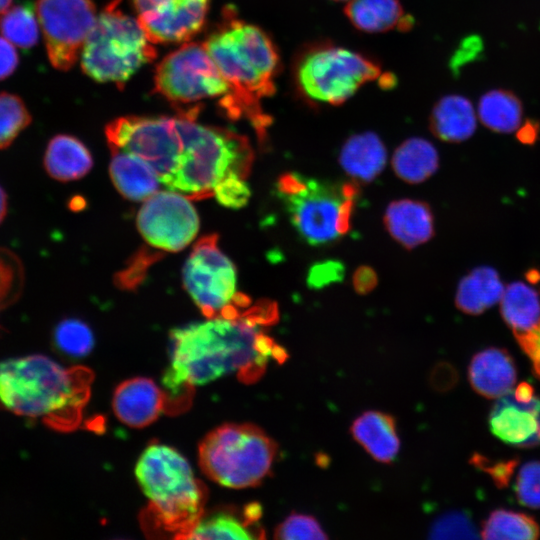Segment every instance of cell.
Listing matches in <instances>:
<instances>
[{"instance_id": "obj_1", "label": "cell", "mask_w": 540, "mask_h": 540, "mask_svg": "<svg viewBox=\"0 0 540 540\" xmlns=\"http://www.w3.org/2000/svg\"><path fill=\"white\" fill-rule=\"evenodd\" d=\"M277 319L275 305L264 299L236 318H207L173 329L170 363L162 376L172 413L188 407L194 386L228 375L253 383L272 359L283 362L285 350L265 332Z\"/></svg>"}, {"instance_id": "obj_2", "label": "cell", "mask_w": 540, "mask_h": 540, "mask_svg": "<svg viewBox=\"0 0 540 540\" xmlns=\"http://www.w3.org/2000/svg\"><path fill=\"white\" fill-rule=\"evenodd\" d=\"M203 44L229 87L219 99V107L230 119L249 120L264 141L271 120L261 101L275 93L280 69L274 42L260 27L237 18L227 8L222 22Z\"/></svg>"}, {"instance_id": "obj_3", "label": "cell", "mask_w": 540, "mask_h": 540, "mask_svg": "<svg viewBox=\"0 0 540 540\" xmlns=\"http://www.w3.org/2000/svg\"><path fill=\"white\" fill-rule=\"evenodd\" d=\"M92 381L90 369L66 368L45 355L9 358L0 362V406L70 432L82 421Z\"/></svg>"}, {"instance_id": "obj_4", "label": "cell", "mask_w": 540, "mask_h": 540, "mask_svg": "<svg viewBox=\"0 0 540 540\" xmlns=\"http://www.w3.org/2000/svg\"><path fill=\"white\" fill-rule=\"evenodd\" d=\"M135 476L149 499L142 517L146 530L182 539L204 513L207 495L187 459L171 446L151 443L136 463Z\"/></svg>"}, {"instance_id": "obj_5", "label": "cell", "mask_w": 540, "mask_h": 540, "mask_svg": "<svg viewBox=\"0 0 540 540\" xmlns=\"http://www.w3.org/2000/svg\"><path fill=\"white\" fill-rule=\"evenodd\" d=\"M196 116L188 111L173 116L183 149L178 170L167 188L194 200L213 196L215 187L230 175L245 179L254 157L245 136L202 125L196 122Z\"/></svg>"}, {"instance_id": "obj_6", "label": "cell", "mask_w": 540, "mask_h": 540, "mask_svg": "<svg viewBox=\"0 0 540 540\" xmlns=\"http://www.w3.org/2000/svg\"><path fill=\"white\" fill-rule=\"evenodd\" d=\"M276 188L293 227L308 244H331L350 230L359 195L356 181L331 183L287 172Z\"/></svg>"}, {"instance_id": "obj_7", "label": "cell", "mask_w": 540, "mask_h": 540, "mask_svg": "<svg viewBox=\"0 0 540 540\" xmlns=\"http://www.w3.org/2000/svg\"><path fill=\"white\" fill-rule=\"evenodd\" d=\"M276 454V442L250 423L223 424L210 431L198 447L203 473L217 484L234 489L260 484Z\"/></svg>"}, {"instance_id": "obj_8", "label": "cell", "mask_w": 540, "mask_h": 540, "mask_svg": "<svg viewBox=\"0 0 540 540\" xmlns=\"http://www.w3.org/2000/svg\"><path fill=\"white\" fill-rule=\"evenodd\" d=\"M113 0L97 17L81 54V68L93 80L123 85L156 58V49L137 19Z\"/></svg>"}, {"instance_id": "obj_9", "label": "cell", "mask_w": 540, "mask_h": 540, "mask_svg": "<svg viewBox=\"0 0 540 540\" xmlns=\"http://www.w3.org/2000/svg\"><path fill=\"white\" fill-rule=\"evenodd\" d=\"M380 73L379 64L365 55L330 43L307 47L294 67L301 94L310 101L330 105L344 103Z\"/></svg>"}, {"instance_id": "obj_10", "label": "cell", "mask_w": 540, "mask_h": 540, "mask_svg": "<svg viewBox=\"0 0 540 540\" xmlns=\"http://www.w3.org/2000/svg\"><path fill=\"white\" fill-rule=\"evenodd\" d=\"M236 279V268L219 248L217 235L199 239L182 270L183 285L206 318H236L245 310Z\"/></svg>"}, {"instance_id": "obj_11", "label": "cell", "mask_w": 540, "mask_h": 540, "mask_svg": "<svg viewBox=\"0 0 540 540\" xmlns=\"http://www.w3.org/2000/svg\"><path fill=\"white\" fill-rule=\"evenodd\" d=\"M155 91L175 106L199 110L202 100L222 98L228 84L204 44L188 42L157 66Z\"/></svg>"}, {"instance_id": "obj_12", "label": "cell", "mask_w": 540, "mask_h": 540, "mask_svg": "<svg viewBox=\"0 0 540 540\" xmlns=\"http://www.w3.org/2000/svg\"><path fill=\"white\" fill-rule=\"evenodd\" d=\"M110 148L142 159L166 188L179 167L183 143L174 117L123 116L105 129Z\"/></svg>"}, {"instance_id": "obj_13", "label": "cell", "mask_w": 540, "mask_h": 540, "mask_svg": "<svg viewBox=\"0 0 540 540\" xmlns=\"http://www.w3.org/2000/svg\"><path fill=\"white\" fill-rule=\"evenodd\" d=\"M35 8L50 63L57 70H70L96 22L93 1L37 0Z\"/></svg>"}, {"instance_id": "obj_14", "label": "cell", "mask_w": 540, "mask_h": 540, "mask_svg": "<svg viewBox=\"0 0 540 540\" xmlns=\"http://www.w3.org/2000/svg\"><path fill=\"white\" fill-rule=\"evenodd\" d=\"M137 227L151 246L165 252H177L195 238L199 218L187 196L171 190L159 191L141 206Z\"/></svg>"}, {"instance_id": "obj_15", "label": "cell", "mask_w": 540, "mask_h": 540, "mask_svg": "<svg viewBox=\"0 0 540 540\" xmlns=\"http://www.w3.org/2000/svg\"><path fill=\"white\" fill-rule=\"evenodd\" d=\"M137 20L153 43L189 41L201 31L210 0H133Z\"/></svg>"}, {"instance_id": "obj_16", "label": "cell", "mask_w": 540, "mask_h": 540, "mask_svg": "<svg viewBox=\"0 0 540 540\" xmlns=\"http://www.w3.org/2000/svg\"><path fill=\"white\" fill-rule=\"evenodd\" d=\"M489 427L502 442L521 448L540 445V397L518 401L512 390L497 398L489 415Z\"/></svg>"}, {"instance_id": "obj_17", "label": "cell", "mask_w": 540, "mask_h": 540, "mask_svg": "<svg viewBox=\"0 0 540 540\" xmlns=\"http://www.w3.org/2000/svg\"><path fill=\"white\" fill-rule=\"evenodd\" d=\"M112 407L116 417L132 428H143L161 413L171 412L164 389L145 377H135L120 383L113 394Z\"/></svg>"}, {"instance_id": "obj_18", "label": "cell", "mask_w": 540, "mask_h": 540, "mask_svg": "<svg viewBox=\"0 0 540 540\" xmlns=\"http://www.w3.org/2000/svg\"><path fill=\"white\" fill-rule=\"evenodd\" d=\"M260 506L248 505L242 514L231 508L203 513L182 539H255L263 533L257 527Z\"/></svg>"}, {"instance_id": "obj_19", "label": "cell", "mask_w": 540, "mask_h": 540, "mask_svg": "<svg viewBox=\"0 0 540 540\" xmlns=\"http://www.w3.org/2000/svg\"><path fill=\"white\" fill-rule=\"evenodd\" d=\"M384 224L390 236L408 250L429 241L434 235L432 210L419 200L391 202L384 215Z\"/></svg>"}, {"instance_id": "obj_20", "label": "cell", "mask_w": 540, "mask_h": 540, "mask_svg": "<svg viewBox=\"0 0 540 540\" xmlns=\"http://www.w3.org/2000/svg\"><path fill=\"white\" fill-rule=\"evenodd\" d=\"M472 388L481 396L497 399L510 392L517 378L514 361L504 349L488 348L472 358L468 368Z\"/></svg>"}, {"instance_id": "obj_21", "label": "cell", "mask_w": 540, "mask_h": 540, "mask_svg": "<svg viewBox=\"0 0 540 540\" xmlns=\"http://www.w3.org/2000/svg\"><path fill=\"white\" fill-rule=\"evenodd\" d=\"M354 440L376 461L391 463L400 450L395 419L381 411H367L351 425Z\"/></svg>"}, {"instance_id": "obj_22", "label": "cell", "mask_w": 540, "mask_h": 540, "mask_svg": "<svg viewBox=\"0 0 540 540\" xmlns=\"http://www.w3.org/2000/svg\"><path fill=\"white\" fill-rule=\"evenodd\" d=\"M477 115L472 102L459 94L441 97L433 106L429 128L441 141L459 143L469 139L477 126Z\"/></svg>"}, {"instance_id": "obj_23", "label": "cell", "mask_w": 540, "mask_h": 540, "mask_svg": "<svg viewBox=\"0 0 540 540\" xmlns=\"http://www.w3.org/2000/svg\"><path fill=\"white\" fill-rule=\"evenodd\" d=\"M339 162L343 170L356 182L368 183L383 171L387 162V151L377 134H354L343 144Z\"/></svg>"}, {"instance_id": "obj_24", "label": "cell", "mask_w": 540, "mask_h": 540, "mask_svg": "<svg viewBox=\"0 0 540 540\" xmlns=\"http://www.w3.org/2000/svg\"><path fill=\"white\" fill-rule=\"evenodd\" d=\"M43 164L51 178L69 182L84 177L91 170L93 160L91 153L79 139L59 134L49 141Z\"/></svg>"}, {"instance_id": "obj_25", "label": "cell", "mask_w": 540, "mask_h": 540, "mask_svg": "<svg viewBox=\"0 0 540 540\" xmlns=\"http://www.w3.org/2000/svg\"><path fill=\"white\" fill-rule=\"evenodd\" d=\"M109 166L111 179L117 190L127 199L142 201L159 188V178L142 159L128 152L110 148Z\"/></svg>"}, {"instance_id": "obj_26", "label": "cell", "mask_w": 540, "mask_h": 540, "mask_svg": "<svg viewBox=\"0 0 540 540\" xmlns=\"http://www.w3.org/2000/svg\"><path fill=\"white\" fill-rule=\"evenodd\" d=\"M344 12L355 28L367 33H381L398 26H412L404 16L399 0H349Z\"/></svg>"}, {"instance_id": "obj_27", "label": "cell", "mask_w": 540, "mask_h": 540, "mask_svg": "<svg viewBox=\"0 0 540 540\" xmlns=\"http://www.w3.org/2000/svg\"><path fill=\"white\" fill-rule=\"evenodd\" d=\"M504 286L497 271L491 267H478L463 277L458 285L455 304L469 315H479L502 298Z\"/></svg>"}, {"instance_id": "obj_28", "label": "cell", "mask_w": 540, "mask_h": 540, "mask_svg": "<svg viewBox=\"0 0 540 540\" xmlns=\"http://www.w3.org/2000/svg\"><path fill=\"white\" fill-rule=\"evenodd\" d=\"M480 122L496 133H512L522 123L523 104L513 91L498 88L484 93L477 105Z\"/></svg>"}, {"instance_id": "obj_29", "label": "cell", "mask_w": 540, "mask_h": 540, "mask_svg": "<svg viewBox=\"0 0 540 540\" xmlns=\"http://www.w3.org/2000/svg\"><path fill=\"white\" fill-rule=\"evenodd\" d=\"M439 156L434 145L426 139L413 137L401 143L392 157L396 175L412 184L420 183L438 169Z\"/></svg>"}, {"instance_id": "obj_30", "label": "cell", "mask_w": 540, "mask_h": 540, "mask_svg": "<svg viewBox=\"0 0 540 540\" xmlns=\"http://www.w3.org/2000/svg\"><path fill=\"white\" fill-rule=\"evenodd\" d=\"M500 301L501 315L514 335L524 333L540 322V297L527 284L511 283Z\"/></svg>"}, {"instance_id": "obj_31", "label": "cell", "mask_w": 540, "mask_h": 540, "mask_svg": "<svg viewBox=\"0 0 540 540\" xmlns=\"http://www.w3.org/2000/svg\"><path fill=\"white\" fill-rule=\"evenodd\" d=\"M540 536L538 523L531 516L510 510L492 511L483 522L481 537L499 540H534Z\"/></svg>"}, {"instance_id": "obj_32", "label": "cell", "mask_w": 540, "mask_h": 540, "mask_svg": "<svg viewBox=\"0 0 540 540\" xmlns=\"http://www.w3.org/2000/svg\"><path fill=\"white\" fill-rule=\"evenodd\" d=\"M0 32L13 45L23 49L35 46L39 38L38 23L28 5L10 6L0 16Z\"/></svg>"}, {"instance_id": "obj_33", "label": "cell", "mask_w": 540, "mask_h": 540, "mask_svg": "<svg viewBox=\"0 0 540 540\" xmlns=\"http://www.w3.org/2000/svg\"><path fill=\"white\" fill-rule=\"evenodd\" d=\"M53 343L62 354L80 358L92 351L94 336L85 322L76 318H67L60 321L54 328Z\"/></svg>"}, {"instance_id": "obj_34", "label": "cell", "mask_w": 540, "mask_h": 540, "mask_svg": "<svg viewBox=\"0 0 540 540\" xmlns=\"http://www.w3.org/2000/svg\"><path fill=\"white\" fill-rule=\"evenodd\" d=\"M31 122L32 116L18 95L0 93V150L8 148Z\"/></svg>"}, {"instance_id": "obj_35", "label": "cell", "mask_w": 540, "mask_h": 540, "mask_svg": "<svg viewBox=\"0 0 540 540\" xmlns=\"http://www.w3.org/2000/svg\"><path fill=\"white\" fill-rule=\"evenodd\" d=\"M24 286V269L12 251L0 247V306L16 301Z\"/></svg>"}, {"instance_id": "obj_36", "label": "cell", "mask_w": 540, "mask_h": 540, "mask_svg": "<svg viewBox=\"0 0 540 540\" xmlns=\"http://www.w3.org/2000/svg\"><path fill=\"white\" fill-rule=\"evenodd\" d=\"M433 539H475L478 530L471 517L463 511H450L435 520L430 528Z\"/></svg>"}, {"instance_id": "obj_37", "label": "cell", "mask_w": 540, "mask_h": 540, "mask_svg": "<svg viewBox=\"0 0 540 540\" xmlns=\"http://www.w3.org/2000/svg\"><path fill=\"white\" fill-rule=\"evenodd\" d=\"M274 538L283 540L327 539L325 531L315 517L292 512L274 531Z\"/></svg>"}, {"instance_id": "obj_38", "label": "cell", "mask_w": 540, "mask_h": 540, "mask_svg": "<svg viewBox=\"0 0 540 540\" xmlns=\"http://www.w3.org/2000/svg\"><path fill=\"white\" fill-rule=\"evenodd\" d=\"M514 489L521 505L540 508V461L527 462L520 468Z\"/></svg>"}, {"instance_id": "obj_39", "label": "cell", "mask_w": 540, "mask_h": 540, "mask_svg": "<svg viewBox=\"0 0 540 540\" xmlns=\"http://www.w3.org/2000/svg\"><path fill=\"white\" fill-rule=\"evenodd\" d=\"M213 196L226 207L241 208L248 202L251 191L244 178L233 174L215 187Z\"/></svg>"}, {"instance_id": "obj_40", "label": "cell", "mask_w": 540, "mask_h": 540, "mask_svg": "<svg viewBox=\"0 0 540 540\" xmlns=\"http://www.w3.org/2000/svg\"><path fill=\"white\" fill-rule=\"evenodd\" d=\"M344 276V266L340 261L328 260L315 263L308 272L307 283L310 288L321 289L339 282Z\"/></svg>"}, {"instance_id": "obj_41", "label": "cell", "mask_w": 540, "mask_h": 540, "mask_svg": "<svg viewBox=\"0 0 540 540\" xmlns=\"http://www.w3.org/2000/svg\"><path fill=\"white\" fill-rule=\"evenodd\" d=\"M472 461L475 463V465L482 468L489 475H491L495 484L500 488L507 486L517 463L513 459L491 464L488 460L477 454L474 455Z\"/></svg>"}, {"instance_id": "obj_42", "label": "cell", "mask_w": 540, "mask_h": 540, "mask_svg": "<svg viewBox=\"0 0 540 540\" xmlns=\"http://www.w3.org/2000/svg\"><path fill=\"white\" fill-rule=\"evenodd\" d=\"M515 338L531 360L533 371L540 379V322L532 329L516 334Z\"/></svg>"}, {"instance_id": "obj_43", "label": "cell", "mask_w": 540, "mask_h": 540, "mask_svg": "<svg viewBox=\"0 0 540 540\" xmlns=\"http://www.w3.org/2000/svg\"><path fill=\"white\" fill-rule=\"evenodd\" d=\"M18 64L19 56L15 47L6 38L0 36V81L11 76Z\"/></svg>"}, {"instance_id": "obj_44", "label": "cell", "mask_w": 540, "mask_h": 540, "mask_svg": "<svg viewBox=\"0 0 540 540\" xmlns=\"http://www.w3.org/2000/svg\"><path fill=\"white\" fill-rule=\"evenodd\" d=\"M378 278L373 268L360 266L353 274V287L358 294H367L377 285Z\"/></svg>"}, {"instance_id": "obj_45", "label": "cell", "mask_w": 540, "mask_h": 540, "mask_svg": "<svg viewBox=\"0 0 540 540\" xmlns=\"http://www.w3.org/2000/svg\"><path fill=\"white\" fill-rule=\"evenodd\" d=\"M481 48L482 45L478 37L466 38L454 54L451 61V67L456 69L464 63H467L477 55Z\"/></svg>"}, {"instance_id": "obj_46", "label": "cell", "mask_w": 540, "mask_h": 540, "mask_svg": "<svg viewBox=\"0 0 540 540\" xmlns=\"http://www.w3.org/2000/svg\"><path fill=\"white\" fill-rule=\"evenodd\" d=\"M540 123L534 119H527L517 129V138L524 144H533L538 139Z\"/></svg>"}, {"instance_id": "obj_47", "label": "cell", "mask_w": 540, "mask_h": 540, "mask_svg": "<svg viewBox=\"0 0 540 540\" xmlns=\"http://www.w3.org/2000/svg\"><path fill=\"white\" fill-rule=\"evenodd\" d=\"M514 397L521 402H528L534 397L533 387L526 383H520L515 389H512Z\"/></svg>"}, {"instance_id": "obj_48", "label": "cell", "mask_w": 540, "mask_h": 540, "mask_svg": "<svg viewBox=\"0 0 540 540\" xmlns=\"http://www.w3.org/2000/svg\"><path fill=\"white\" fill-rule=\"evenodd\" d=\"M7 210H8V197L5 190L0 185V224L5 219Z\"/></svg>"}, {"instance_id": "obj_49", "label": "cell", "mask_w": 540, "mask_h": 540, "mask_svg": "<svg viewBox=\"0 0 540 540\" xmlns=\"http://www.w3.org/2000/svg\"><path fill=\"white\" fill-rule=\"evenodd\" d=\"M12 0H0V13L5 12L11 6Z\"/></svg>"}, {"instance_id": "obj_50", "label": "cell", "mask_w": 540, "mask_h": 540, "mask_svg": "<svg viewBox=\"0 0 540 540\" xmlns=\"http://www.w3.org/2000/svg\"><path fill=\"white\" fill-rule=\"evenodd\" d=\"M334 1L340 2V1H349V0H334Z\"/></svg>"}]
</instances>
